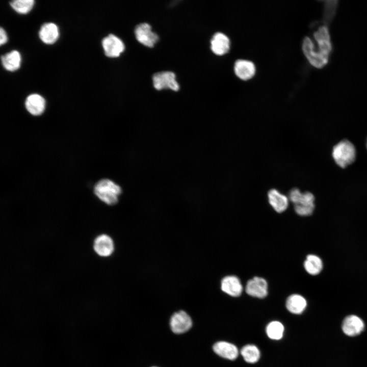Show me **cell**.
<instances>
[{"mask_svg":"<svg viewBox=\"0 0 367 367\" xmlns=\"http://www.w3.org/2000/svg\"><path fill=\"white\" fill-rule=\"evenodd\" d=\"M135 34L138 42L148 47H153L159 39V36L151 31V26L147 23L138 24L135 29Z\"/></svg>","mask_w":367,"mask_h":367,"instance_id":"7","label":"cell"},{"mask_svg":"<svg viewBox=\"0 0 367 367\" xmlns=\"http://www.w3.org/2000/svg\"><path fill=\"white\" fill-rule=\"evenodd\" d=\"M284 327L278 321H272L267 326L266 332L269 337L274 340L281 339L283 334Z\"/></svg>","mask_w":367,"mask_h":367,"instance_id":"25","label":"cell"},{"mask_svg":"<svg viewBox=\"0 0 367 367\" xmlns=\"http://www.w3.org/2000/svg\"><path fill=\"white\" fill-rule=\"evenodd\" d=\"M324 4L323 21L326 25L330 23L334 17L338 5V1H326Z\"/></svg>","mask_w":367,"mask_h":367,"instance_id":"24","label":"cell"},{"mask_svg":"<svg viewBox=\"0 0 367 367\" xmlns=\"http://www.w3.org/2000/svg\"><path fill=\"white\" fill-rule=\"evenodd\" d=\"M304 268L307 273L316 276L322 271L323 263L322 259L318 255L309 254L304 260Z\"/></svg>","mask_w":367,"mask_h":367,"instance_id":"21","label":"cell"},{"mask_svg":"<svg viewBox=\"0 0 367 367\" xmlns=\"http://www.w3.org/2000/svg\"><path fill=\"white\" fill-rule=\"evenodd\" d=\"M288 198L294 204L295 211L298 215L309 216L313 213L314 197L311 193H302L298 189L293 188L289 192Z\"/></svg>","mask_w":367,"mask_h":367,"instance_id":"1","label":"cell"},{"mask_svg":"<svg viewBox=\"0 0 367 367\" xmlns=\"http://www.w3.org/2000/svg\"><path fill=\"white\" fill-rule=\"evenodd\" d=\"M0 44L1 45L7 42L8 38L5 31L1 28L0 29Z\"/></svg>","mask_w":367,"mask_h":367,"instance_id":"27","label":"cell"},{"mask_svg":"<svg viewBox=\"0 0 367 367\" xmlns=\"http://www.w3.org/2000/svg\"><path fill=\"white\" fill-rule=\"evenodd\" d=\"M94 192L106 204L113 205L118 202L122 190L119 186L111 180L103 179L95 185Z\"/></svg>","mask_w":367,"mask_h":367,"instance_id":"2","label":"cell"},{"mask_svg":"<svg viewBox=\"0 0 367 367\" xmlns=\"http://www.w3.org/2000/svg\"><path fill=\"white\" fill-rule=\"evenodd\" d=\"M102 45L105 55L111 58L119 57L125 49L122 40L113 34H110L104 38L102 41Z\"/></svg>","mask_w":367,"mask_h":367,"instance_id":"8","label":"cell"},{"mask_svg":"<svg viewBox=\"0 0 367 367\" xmlns=\"http://www.w3.org/2000/svg\"><path fill=\"white\" fill-rule=\"evenodd\" d=\"M4 67L10 71L17 70L20 66L21 56L17 50H13L1 57Z\"/></svg>","mask_w":367,"mask_h":367,"instance_id":"22","label":"cell"},{"mask_svg":"<svg viewBox=\"0 0 367 367\" xmlns=\"http://www.w3.org/2000/svg\"><path fill=\"white\" fill-rule=\"evenodd\" d=\"M152 82L154 88L158 90L169 89L177 91L179 89L175 74L171 71L155 73L152 76Z\"/></svg>","mask_w":367,"mask_h":367,"instance_id":"5","label":"cell"},{"mask_svg":"<svg viewBox=\"0 0 367 367\" xmlns=\"http://www.w3.org/2000/svg\"><path fill=\"white\" fill-rule=\"evenodd\" d=\"M302 50L306 58L313 66L321 68L325 66L328 60L323 58L315 50L311 39L305 37L302 43Z\"/></svg>","mask_w":367,"mask_h":367,"instance_id":"6","label":"cell"},{"mask_svg":"<svg viewBox=\"0 0 367 367\" xmlns=\"http://www.w3.org/2000/svg\"><path fill=\"white\" fill-rule=\"evenodd\" d=\"M366 146H367V142H366Z\"/></svg>","mask_w":367,"mask_h":367,"instance_id":"28","label":"cell"},{"mask_svg":"<svg viewBox=\"0 0 367 367\" xmlns=\"http://www.w3.org/2000/svg\"><path fill=\"white\" fill-rule=\"evenodd\" d=\"M241 353L244 360L250 363L256 362L260 357L259 349L253 345H247L243 347Z\"/></svg>","mask_w":367,"mask_h":367,"instance_id":"23","label":"cell"},{"mask_svg":"<svg viewBox=\"0 0 367 367\" xmlns=\"http://www.w3.org/2000/svg\"><path fill=\"white\" fill-rule=\"evenodd\" d=\"M213 350L220 356L229 360L236 359L239 355L238 349L235 345L224 341L216 343Z\"/></svg>","mask_w":367,"mask_h":367,"instance_id":"18","label":"cell"},{"mask_svg":"<svg viewBox=\"0 0 367 367\" xmlns=\"http://www.w3.org/2000/svg\"><path fill=\"white\" fill-rule=\"evenodd\" d=\"M170 324L172 331L179 334L187 331L191 327L192 321L187 312L180 310L172 316Z\"/></svg>","mask_w":367,"mask_h":367,"instance_id":"9","label":"cell"},{"mask_svg":"<svg viewBox=\"0 0 367 367\" xmlns=\"http://www.w3.org/2000/svg\"><path fill=\"white\" fill-rule=\"evenodd\" d=\"M93 249L95 252L101 257H108L114 251L113 239L106 234L98 235L94 241Z\"/></svg>","mask_w":367,"mask_h":367,"instance_id":"10","label":"cell"},{"mask_svg":"<svg viewBox=\"0 0 367 367\" xmlns=\"http://www.w3.org/2000/svg\"><path fill=\"white\" fill-rule=\"evenodd\" d=\"M313 36L318 45L315 50L325 59L329 60L332 50L330 37L326 25L320 26L313 33Z\"/></svg>","mask_w":367,"mask_h":367,"instance_id":"4","label":"cell"},{"mask_svg":"<svg viewBox=\"0 0 367 367\" xmlns=\"http://www.w3.org/2000/svg\"><path fill=\"white\" fill-rule=\"evenodd\" d=\"M230 41L228 37L222 33H215L211 41V49L216 55L222 56L228 53Z\"/></svg>","mask_w":367,"mask_h":367,"instance_id":"14","label":"cell"},{"mask_svg":"<svg viewBox=\"0 0 367 367\" xmlns=\"http://www.w3.org/2000/svg\"><path fill=\"white\" fill-rule=\"evenodd\" d=\"M364 328L362 320L355 315L346 317L343 321L342 329L347 335L353 336L360 333Z\"/></svg>","mask_w":367,"mask_h":367,"instance_id":"13","label":"cell"},{"mask_svg":"<svg viewBox=\"0 0 367 367\" xmlns=\"http://www.w3.org/2000/svg\"><path fill=\"white\" fill-rule=\"evenodd\" d=\"M307 302L306 299L299 294H293L290 296L286 301L287 310L294 314H300L306 308Z\"/></svg>","mask_w":367,"mask_h":367,"instance_id":"20","label":"cell"},{"mask_svg":"<svg viewBox=\"0 0 367 367\" xmlns=\"http://www.w3.org/2000/svg\"><path fill=\"white\" fill-rule=\"evenodd\" d=\"M270 204L277 213L285 211L288 207L289 198L275 189L270 190L268 193Z\"/></svg>","mask_w":367,"mask_h":367,"instance_id":"16","label":"cell"},{"mask_svg":"<svg viewBox=\"0 0 367 367\" xmlns=\"http://www.w3.org/2000/svg\"><path fill=\"white\" fill-rule=\"evenodd\" d=\"M332 155L336 164L344 168L354 162L356 151L354 145L349 140L344 139L333 147Z\"/></svg>","mask_w":367,"mask_h":367,"instance_id":"3","label":"cell"},{"mask_svg":"<svg viewBox=\"0 0 367 367\" xmlns=\"http://www.w3.org/2000/svg\"><path fill=\"white\" fill-rule=\"evenodd\" d=\"M34 5L33 0H15L10 3L12 8L20 14H26L30 12Z\"/></svg>","mask_w":367,"mask_h":367,"instance_id":"26","label":"cell"},{"mask_svg":"<svg viewBox=\"0 0 367 367\" xmlns=\"http://www.w3.org/2000/svg\"><path fill=\"white\" fill-rule=\"evenodd\" d=\"M235 75L240 79L246 81L251 78L255 73L254 63L248 60H238L234 65Z\"/></svg>","mask_w":367,"mask_h":367,"instance_id":"15","label":"cell"},{"mask_svg":"<svg viewBox=\"0 0 367 367\" xmlns=\"http://www.w3.org/2000/svg\"><path fill=\"white\" fill-rule=\"evenodd\" d=\"M25 106L28 111L32 115H40L45 110V101L41 95L33 94L27 97Z\"/></svg>","mask_w":367,"mask_h":367,"instance_id":"17","label":"cell"},{"mask_svg":"<svg viewBox=\"0 0 367 367\" xmlns=\"http://www.w3.org/2000/svg\"><path fill=\"white\" fill-rule=\"evenodd\" d=\"M245 290L247 294L251 296L264 298L268 294V283L263 278L254 277L248 281Z\"/></svg>","mask_w":367,"mask_h":367,"instance_id":"11","label":"cell"},{"mask_svg":"<svg viewBox=\"0 0 367 367\" xmlns=\"http://www.w3.org/2000/svg\"><path fill=\"white\" fill-rule=\"evenodd\" d=\"M59 35L58 27L53 23H46L41 28L39 36L44 43L47 44L54 43L58 39Z\"/></svg>","mask_w":367,"mask_h":367,"instance_id":"19","label":"cell"},{"mask_svg":"<svg viewBox=\"0 0 367 367\" xmlns=\"http://www.w3.org/2000/svg\"><path fill=\"white\" fill-rule=\"evenodd\" d=\"M221 288L223 292L232 297L240 296L243 286L237 276L230 275L224 277L221 280Z\"/></svg>","mask_w":367,"mask_h":367,"instance_id":"12","label":"cell"}]
</instances>
